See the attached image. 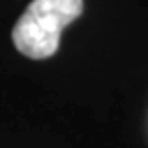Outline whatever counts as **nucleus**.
Here are the masks:
<instances>
[{
    "mask_svg": "<svg viewBox=\"0 0 148 148\" xmlns=\"http://www.w3.org/2000/svg\"><path fill=\"white\" fill-rule=\"evenodd\" d=\"M82 0H33L12 27L16 49L33 60L53 56L62 31L82 14Z\"/></svg>",
    "mask_w": 148,
    "mask_h": 148,
    "instance_id": "nucleus-1",
    "label": "nucleus"
}]
</instances>
